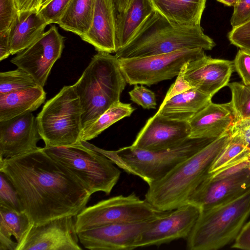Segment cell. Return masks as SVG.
I'll return each mask as SVG.
<instances>
[{"instance_id": "6da1fadb", "label": "cell", "mask_w": 250, "mask_h": 250, "mask_svg": "<svg viewBox=\"0 0 250 250\" xmlns=\"http://www.w3.org/2000/svg\"><path fill=\"white\" fill-rule=\"evenodd\" d=\"M0 172L16 190L21 211L34 225L76 216L91 194L72 172L38 150L12 158H0Z\"/></svg>"}, {"instance_id": "7a4b0ae2", "label": "cell", "mask_w": 250, "mask_h": 250, "mask_svg": "<svg viewBox=\"0 0 250 250\" xmlns=\"http://www.w3.org/2000/svg\"><path fill=\"white\" fill-rule=\"evenodd\" d=\"M230 138L228 131L180 162L162 178L148 185L145 199L162 211L171 210L187 204Z\"/></svg>"}, {"instance_id": "3957f363", "label": "cell", "mask_w": 250, "mask_h": 250, "mask_svg": "<svg viewBox=\"0 0 250 250\" xmlns=\"http://www.w3.org/2000/svg\"><path fill=\"white\" fill-rule=\"evenodd\" d=\"M216 44L201 26L180 25L155 11L134 38L115 53L118 59L146 57L169 53L185 49L211 50Z\"/></svg>"}, {"instance_id": "277c9868", "label": "cell", "mask_w": 250, "mask_h": 250, "mask_svg": "<svg viewBox=\"0 0 250 250\" xmlns=\"http://www.w3.org/2000/svg\"><path fill=\"white\" fill-rule=\"evenodd\" d=\"M126 84L115 55L98 52L73 85L82 107L83 129L120 101Z\"/></svg>"}, {"instance_id": "5b68a950", "label": "cell", "mask_w": 250, "mask_h": 250, "mask_svg": "<svg viewBox=\"0 0 250 250\" xmlns=\"http://www.w3.org/2000/svg\"><path fill=\"white\" fill-rule=\"evenodd\" d=\"M213 140L189 138L175 147L158 151L136 148L131 146L116 150H107L87 141L81 142L84 146L104 154L126 173L140 177L149 185L162 178L176 165Z\"/></svg>"}, {"instance_id": "8992f818", "label": "cell", "mask_w": 250, "mask_h": 250, "mask_svg": "<svg viewBox=\"0 0 250 250\" xmlns=\"http://www.w3.org/2000/svg\"><path fill=\"white\" fill-rule=\"evenodd\" d=\"M250 216V189L238 197L201 210L187 238L189 250H216L235 240Z\"/></svg>"}, {"instance_id": "52a82bcc", "label": "cell", "mask_w": 250, "mask_h": 250, "mask_svg": "<svg viewBox=\"0 0 250 250\" xmlns=\"http://www.w3.org/2000/svg\"><path fill=\"white\" fill-rule=\"evenodd\" d=\"M82 107L73 85L63 86L36 117L45 147L66 146L81 141Z\"/></svg>"}, {"instance_id": "ba28073f", "label": "cell", "mask_w": 250, "mask_h": 250, "mask_svg": "<svg viewBox=\"0 0 250 250\" xmlns=\"http://www.w3.org/2000/svg\"><path fill=\"white\" fill-rule=\"evenodd\" d=\"M42 149L75 174L91 195L98 191L109 194L120 178V170L110 159L81 141L71 146Z\"/></svg>"}, {"instance_id": "9c48e42d", "label": "cell", "mask_w": 250, "mask_h": 250, "mask_svg": "<svg viewBox=\"0 0 250 250\" xmlns=\"http://www.w3.org/2000/svg\"><path fill=\"white\" fill-rule=\"evenodd\" d=\"M167 211L157 209L134 193L101 200L84 208L75 220L77 233L112 224H133L148 222Z\"/></svg>"}, {"instance_id": "30bf717a", "label": "cell", "mask_w": 250, "mask_h": 250, "mask_svg": "<svg viewBox=\"0 0 250 250\" xmlns=\"http://www.w3.org/2000/svg\"><path fill=\"white\" fill-rule=\"evenodd\" d=\"M206 55L202 48L185 49L146 57L118 59L120 69L129 85L150 86L177 76L187 62Z\"/></svg>"}, {"instance_id": "8fae6325", "label": "cell", "mask_w": 250, "mask_h": 250, "mask_svg": "<svg viewBox=\"0 0 250 250\" xmlns=\"http://www.w3.org/2000/svg\"><path fill=\"white\" fill-rule=\"evenodd\" d=\"M63 47V37L53 25L31 45L17 53L11 62L29 73L38 85L43 87Z\"/></svg>"}, {"instance_id": "7c38bea8", "label": "cell", "mask_w": 250, "mask_h": 250, "mask_svg": "<svg viewBox=\"0 0 250 250\" xmlns=\"http://www.w3.org/2000/svg\"><path fill=\"white\" fill-rule=\"evenodd\" d=\"M201 209L187 203L151 220L141 233L136 248L160 246L179 239H187L201 212Z\"/></svg>"}, {"instance_id": "4fadbf2b", "label": "cell", "mask_w": 250, "mask_h": 250, "mask_svg": "<svg viewBox=\"0 0 250 250\" xmlns=\"http://www.w3.org/2000/svg\"><path fill=\"white\" fill-rule=\"evenodd\" d=\"M73 217L33 225L17 250H82Z\"/></svg>"}, {"instance_id": "5bb4252c", "label": "cell", "mask_w": 250, "mask_h": 250, "mask_svg": "<svg viewBox=\"0 0 250 250\" xmlns=\"http://www.w3.org/2000/svg\"><path fill=\"white\" fill-rule=\"evenodd\" d=\"M189 135L188 122L169 119L156 112L147 120L131 146L147 150H165L181 144Z\"/></svg>"}, {"instance_id": "9a60e30c", "label": "cell", "mask_w": 250, "mask_h": 250, "mask_svg": "<svg viewBox=\"0 0 250 250\" xmlns=\"http://www.w3.org/2000/svg\"><path fill=\"white\" fill-rule=\"evenodd\" d=\"M41 139L32 112L0 121V158H12L38 150Z\"/></svg>"}, {"instance_id": "2e32d148", "label": "cell", "mask_w": 250, "mask_h": 250, "mask_svg": "<svg viewBox=\"0 0 250 250\" xmlns=\"http://www.w3.org/2000/svg\"><path fill=\"white\" fill-rule=\"evenodd\" d=\"M151 221L106 225L80 232L78 236L83 247L91 250H133Z\"/></svg>"}, {"instance_id": "e0dca14e", "label": "cell", "mask_w": 250, "mask_h": 250, "mask_svg": "<svg viewBox=\"0 0 250 250\" xmlns=\"http://www.w3.org/2000/svg\"><path fill=\"white\" fill-rule=\"evenodd\" d=\"M250 189V167L224 179L206 178L190 196L188 203L205 210L233 200Z\"/></svg>"}, {"instance_id": "ac0fdd59", "label": "cell", "mask_w": 250, "mask_h": 250, "mask_svg": "<svg viewBox=\"0 0 250 250\" xmlns=\"http://www.w3.org/2000/svg\"><path fill=\"white\" fill-rule=\"evenodd\" d=\"M234 69L232 61L206 55L187 63L185 78L192 87L212 97L228 86Z\"/></svg>"}, {"instance_id": "d6986e66", "label": "cell", "mask_w": 250, "mask_h": 250, "mask_svg": "<svg viewBox=\"0 0 250 250\" xmlns=\"http://www.w3.org/2000/svg\"><path fill=\"white\" fill-rule=\"evenodd\" d=\"M235 121L229 102L215 104L211 102L188 121L189 138L214 139L229 131Z\"/></svg>"}, {"instance_id": "ffe728a7", "label": "cell", "mask_w": 250, "mask_h": 250, "mask_svg": "<svg viewBox=\"0 0 250 250\" xmlns=\"http://www.w3.org/2000/svg\"><path fill=\"white\" fill-rule=\"evenodd\" d=\"M81 38L92 45L98 52H117L116 14L113 0H96L91 27Z\"/></svg>"}, {"instance_id": "44dd1931", "label": "cell", "mask_w": 250, "mask_h": 250, "mask_svg": "<svg viewBox=\"0 0 250 250\" xmlns=\"http://www.w3.org/2000/svg\"><path fill=\"white\" fill-rule=\"evenodd\" d=\"M48 25L39 10L20 12L9 30L11 55L24 50L45 32Z\"/></svg>"}, {"instance_id": "7402d4cb", "label": "cell", "mask_w": 250, "mask_h": 250, "mask_svg": "<svg viewBox=\"0 0 250 250\" xmlns=\"http://www.w3.org/2000/svg\"><path fill=\"white\" fill-rule=\"evenodd\" d=\"M154 12L148 0H130L124 11L116 16L117 50L130 42Z\"/></svg>"}, {"instance_id": "603a6c76", "label": "cell", "mask_w": 250, "mask_h": 250, "mask_svg": "<svg viewBox=\"0 0 250 250\" xmlns=\"http://www.w3.org/2000/svg\"><path fill=\"white\" fill-rule=\"evenodd\" d=\"M154 11L180 25H200L206 0H148Z\"/></svg>"}, {"instance_id": "cb8c5ba5", "label": "cell", "mask_w": 250, "mask_h": 250, "mask_svg": "<svg viewBox=\"0 0 250 250\" xmlns=\"http://www.w3.org/2000/svg\"><path fill=\"white\" fill-rule=\"evenodd\" d=\"M211 99L193 87L161 104L157 113L169 119L188 122L211 102Z\"/></svg>"}, {"instance_id": "d4e9b609", "label": "cell", "mask_w": 250, "mask_h": 250, "mask_svg": "<svg viewBox=\"0 0 250 250\" xmlns=\"http://www.w3.org/2000/svg\"><path fill=\"white\" fill-rule=\"evenodd\" d=\"M46 93L39 85L0 94V121L32 112L45 101Z\"/></svg>"}, {"instance_id": "484cf974", "label": "cell", "mask_w": 250, "mask_h": 250, "mask_svg": "<svg viewBox=\"0 0 250 250\" xmlns=\"http://www.w3.org/2000/svg\"><path fill=\"white\" fill-rule=\"evenodd\" d=\"M0 250H17L33 224L22 211L0 206Z\"/></svg>"}, {"instance_id": "4316f807", "label": "cell", "mask_w": 250, "mask_h": 250, "mask_svg": "<svg viewBox=\"0 0 250 250\" xmlns=\"http://www.w3.org/2000/svg\"><path fill=\"white\" fill-rule=\"evenodd\" d=\"M95 3L96 0H71L58 24L82 37L91 27Z\"/></svg>"}, {"instance_id": "83f0119b", "label": "cell", "mask_w": 250, "mask_h": 250, "mask_svg": "<svg viewBox=\"0 0 250 250\" xmlns=\"http://www.w3.org/2000/svg\"><path fill=\"white\" fill-rule=\"evenodd\" d=\"M135 110L129 104L120 101L114 104L92 123L82 129L80 140L88 141L94 139L113 124L130 116Z\"/></svg>"}, {"instance_id": "f1b7e54d", "label": "cell", "mask_w": 250, "mask_h": 250, "mask_svg": "<svg viewBox=\"0 0 250 250\" xmlns=\"http://www.w3.org/2000/svg\"><path fill=\"white\" fill-rule=\"evenodd\" d=\"M250 153V149L238 137L230 135L229 141L210 167L209 173L220 169Z\"/></svg>"}, {"instance_id": "f546056e", "label": "cell", "mask_w": 250, "mask_h": 250, "mask_svg": "<svg viewBox=\"0 0 250 250\" xmlns=\"http://www.w3.org/2000/svg\"><path fill=\"white\" fill-rule=\"evenodd\" d=\"M231 93L229 102L235 121L250 119V86L242 82H234L228 84Z\"/></svg>"}, {"instance_id": "4dcf8cb0", "label": "cell", "mask_w": 250, "mask_h": 250, "mask_svg": "<svg viewBox=\"0 0 250 250\" xmlns=\"http://www.w3.org/2000/svg\"><path fill=\"white\" fill-rule=\"evenodd\" d=\"M38 85L33 77L23 70L0 73V94H4Z\"/></svg>"}, {"instance_id": "1f68e13d", "label": "cell", "mask_w": 250, "mask_h": 250, "mask_svg": "<svg viewBox=\"0 0 250 250\" xmlns=\"http://www.w3.org/2000/svg\"><path fill=\"white\" fill-rule=\"evenodd\" d=\"M0 206L21 211L17 192L12 184L1 172H0Z\"/></svg>"}, {"instance_id": "d6a6232c", "label": "cell", "mask_w": 250, "mask_h": 250, "mask_svg": "<svg viewBox=\"0 0 250 250\" xmlns=\"http://www.w3.org/2000/svg\"><path fill=\"white\" fill-rule=\"evenodd\" d=\"M70 1L71 0H51L42 6L39 12L48 24H58Z\"/></svg>"}, {"instance_id": "836d02e7", "label": "cell", "mask_w": 250, "mask_h": 250, "mask_svg": "<svg viewBox=\"0 0 250 250\" xmlns=\"http://www.w3.org/2000/svg\"><path fill=\"white\" fill-rule=\"evenodd\" d=\"M19 13L17 0H0V33L9 30Z\"/></svg>"}, {"instance_id": "e575fe53", "label": "cell", "mask_w": 250, "mask_h": 250, "mask_svg": "<svg viewBox=\"0 0 250 250\" xmlns=\"http://www.w3.org/2000/svg\"><path fill=\"white\" fill-rule=\"evenodd\" d=\"M134 85L128 92L130 100L144 109H155L157 103L155 93L143 85Z\"/></svg>"}, {"instance_id": "d590c367", "label": "cell", "mask_w": 250, "mask_h": 250, "mask_svg": "<svg viewBox=\"0 0 250 250\" xmlns=\"http://www.w3.org/2000/svg\"><path fill=\"white\" fill-rule=\"evenodd\" d=\"M228 38L231 44L250 51V20L232 28L228 33Z\"/></svg>"}, {"instance_id": "8d00e7d4", "label": "cell", "mask_w": 250, "mask_h": 250, "mask_svg": "<svg viewBox=\"0 0 250 250\" xmlns=\"http://www.w3.org/2000/svg\"><path fill=\"white\" fill-rule=\"evenodd\" d=\"M248 155L228 165L217 171L208 173L206 178L211 180L224 179L250 167V161Z\"/></svg>"}, {"instance_id": "74e56055", "label": "cell", "mask_w": 250, "mask_h": 250, "mask_svg": "<svg viewBox=\"0 0 250 250\" xmlns=\"http://www.w3.org/2000/svg\"><path fill=\"white\" fill-rule=\"evenodd\" d=\"M234 69L242 83L250 86V51L240 49L233 61Z\"/></svg>"}, {"instance_id": "f35d334b", "label": "cell", "mask_w": 250, "mask_h": 250, "mask_svg": "<svg viewBox=\"0 0 250 250\" xmlns=\"http://www.w3.org/2000/svg\"><path fill=\"white\" fill-rule=\"evenodd\" d=\"M233 6V12L230 21L232 28L250 20V0H238Z\"/></svg>"}, {"instance_id": "ab89813d", "label": "cell", "mask_w": 250, "mask_h": 250, "mask_svg": "<svg viewBox=\"0 0 250 250\" xmlns=\"http://www.w3.org/2000/svg\"><path fill=\"white\" fill-rule=\"evenodd\" d=\"M187 63L182 67L177 76L175 82L170 86L161 104H163L174 96L180 94L193 87L185 78Z\"/></svg>"}, {"instance_id": "60d3db41", "label": "cell", "mask_w": 250, "mask_h": 250, "mask_svg": "<svg viewBox=\"0 0 250 250\" xmlns=\"http://www.w3.org/2000/svg\"><path fill=\"white\" fill-rule=\"evenodd\" d=\"M229 131L238 137L250 149V119L235 121Z\"/></svg>"}, {"instance_id": "b9f144b4", "label": "cell", "mask_w": 250, "mask_h": 250, "mask_svg": "<svg viewBox=\"0 0 250 250\" xmlns=\"http://www.w3.org/2000/svg\"><path fill=\"white\" fill-rule=\"evenodd\" d=\"M231 248L250 250V220L244 225Z\"/></svg>"}, {"instance_id": "7bdbcfd3", "label": "cell", "mask_w": 250, "mask_h": 250, "mask_svg": "<svg viewBox=\"0 0 250 250\" xmlns=\"http://www.w3.org/2000/svg\"><path fill=\"white\" fill-rule=\"evenodd\" d=\"M11 55L9 31L0 33V61L8 58Z\"/></svg>"}, {"instance_id": "ee69618b", "label": "cell", "mask_w": 250, "mask_h": 250, "mask_svg": "<svg viewBox=\"0 0 250 250\" xmlns=\"http://www.w3.org/2000/svg\"><path fill=\"white\" fill-rule=\"evenodd\" d=\"M20 12L39 10L41 0H17Z\"/></svg>"}, {"instance_id": "f6af8a7d", "label": "cell", "mask_w": 250, "mask_h": 250, "mask_svg": "<svg viewBox=\"0 0 250 250\" xmlns=\"http://www.w3.org/2000/svg\"><path fill=\"white\" fill-rule=\"evenodd\" d=\"M130 0H113L116 16L123 12Z\"/></svg>"}, {"instance_id": "bcb514c9", "label": "cell", "mask_w": 250, "mask_h": 250, "mask_svg": "<svg viewBox=\"0 0 250 250\" xmlns=\"http://www.w3.org/2000/svg\"><path fill=\"white\" fill-rule=\"evenodd\" d=\"M227 6H234L238 0H216Z\"/></svg>"}, {"instance_id": "7dc6e473", "label": "cell", "mask_w": 250, "mask_h": 250, "mask_svg": "<svg viewBox=\"0 0 250 250\" xmlns=\"http://www.w3.org/2000/svg\"><path fill=\"white\" fill-rule=\"evenodd\" d=\"M50 0H41V7L44 5V4H45L46 3H47L48 2H49ZM40 7V8H41Z\"/></svg>"}, {"instance_id": "c3c4849f", "label": "cell", "mask_w": 250, "mask_h": 250, "mask_svg": "<svg viewBox=\"0 0 250 250\" xmlns=\"http://www.w3.org/2000/svg\"><path fill=\"white\" fill-rule=\"evenodd\" d=\"M248 156H249V160L250 161V153L249 154Z\"/></svg>"}]
</instances>
